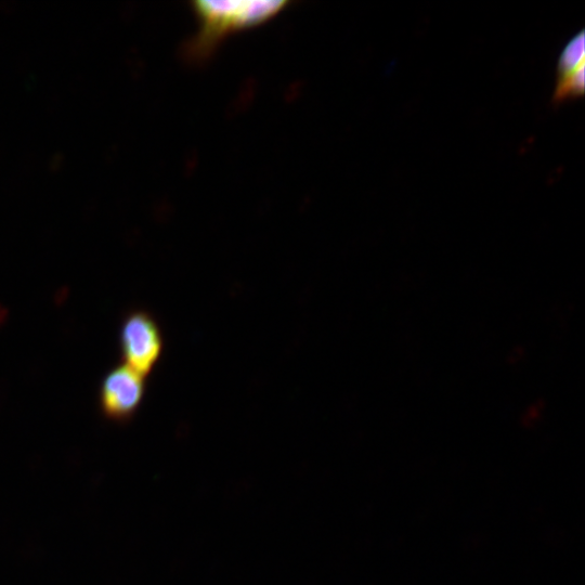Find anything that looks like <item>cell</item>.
Instances as JSON below:
<instances>
[{"instance_id":"5b68a950","label":"cell","mask_w":585,"mask_h":585,"mask_svg":"<svg viewBox=\"0 0 585 585\" xmlns=\"http://www.w3.org/2000/svg\"><path fill=\"white\" fill-rule=\"evenodd\" d=\"M585 91V65L572 74L556 79V86L552 93V103H561L567 100L582 96Z\"/></svg>"},{"instance_id":"6da1fadb","label":"cell","mask_w":585,"mask_h":585,"mask_svg":"<svg viewBox=\"0 0 585 585\" xmlns=\"http://www.w3.org/2000/svg\"><path fill=\"white\" fill-rule=\"evenodd\" d=\"M193 10L199 29L186 44V55L200 61L208 57L230 32L255 27L273 16L288 4L284 0H198Z\"/></svg>"},{"instance_id":"277c9868","label":"cell","mask_w":585,"mask_h":585,"mask_svg":"<svg viewBox=\"0 0 585 585\" xmlns=\"http://www.w3.org/2000/svg\"><path fill=\"white\" fill-rule=\"evenodd\" d=\"M585 65V32L581 30L563 47L557 62V79L563 78Z\"/></svg>"},{"instance_id":"7a4b0ae2","label":"cell","mask_w":585,"mask_h":585,"mask_svg":"<svg viewBox=\"0 0 585 585\" xmlns=\"http://www.w3.org/2000/svg\"><path fill=\"white\" fill-rule=\"evenodd\" d=\"M119 337L123 363L145 377L153 373L165 349L164 334L156 317L143 309L127 313Z\"/></svg>"},{"instance_id":"3957f363","label":"cell","mask_w":585,"mask_h":585,"mask_svg":"<svg viewBox=\"0 0 585 585\" xmlns=\"http://www.w3.org/2000/svg\"><path fill=\"white\" fill-rule=\"evenodd\" d=\"M146 392L145 376L125 363L112 368L100 386V407L110 420L126 422L141 407Z\"/></svg>"}]
</instances>
